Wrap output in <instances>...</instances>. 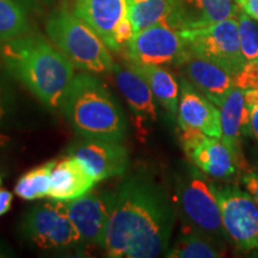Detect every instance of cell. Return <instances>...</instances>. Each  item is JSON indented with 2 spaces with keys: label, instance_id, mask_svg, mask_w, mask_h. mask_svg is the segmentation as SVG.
<instances>
[{
  "label": "cell",
  "instance_id": "obj_3",
  "mask_svg": "<svg viewBox=\"0 0 258 258\" xmlns=\"http://www.w3.org/2000/svg\"><path fill=\"white\" fill-rule=\"evenodd\" d=\"M61 110L82 138L122 141L127 133L120 104L104 84L89 73L74 77Z\"/></svg>",
  "mask_w": 258,
  "mask_h": 258
},
{
  "label": "cell",
  "instance_id": "obj_14",
  "mask_svg": "<svg viewBox=\"0 0 258 258\" xmlns=\"http://www.w3.org/2000/svg\"><path fill=\"white\" fill-rule=\"evenodd\" d=\"M183 77L215 105L220 106L226 96L234 88L232 74L218 63L203 57L189 55L179 64Z\"/></svg>",
  "mask_w": 258,
  "mask_h": 258
},
{
  "label": "cell",
  "instance_id": "obj_29",
  "mask_svg": "<svg viewBox=\"0 0 258 258\" xmlns=\"http://www.w3.org/2000/svg\"><path fill=\"white\" fill-rule=\"evenodd\" d=\"M11 108V98L9 90L6 89L4 82L0 78V124H3L8 117Z\"/></svg>",
  "mask_w": 258,
  "mask_h": 258
},
{
  "label": "cell",
  "instance_id": "obj_10",
  "mask_svg": "<svg viewBox=\"0 0 258 258\" xmlns=\"http://www.w3.org/2000/svg\"><path fill=\"white\" fill-rule=\"evenodd\" d=\"M116 191L88 192L67 203L80 246L104 249L106 231L115 206Z\"/></svg>",
  "mask_w": 258,
  "mask_h": 258
},
{
  "label": "cell",
  "instance_id": "obj_28",
  "mask_svg": "<svg viewBox=\"0 0 258 258\" xmlns=\"http://www.w3.org/2000/svg\"><path fill=\"white\" fill-rule=\"evenodd\" d=\"M241 184L258 206V171H250L245 173L241 178Z\"/></svg>",
  "mask_w": 258,
  "mask_h": 258
},
{
  "label": "cell",
  "instance_id": "obj_8",
  "mask_svg": "<svg viewBox=\"0 0 258 258\" xmlns=\"http://www.w3.org/2000/svg\"><path fill=\"white\" fill-rule=\"evenodd\" d=\"M228 240L239 251H258V206L245 189L212 183Z\"/></svg>",
  "mask_w": 258,
  "mask_h": 258
},
{
  "label": "cell",
  "instance_id": "obj_23",
  "mask_svg": "<svg viewBox=\"0 0 258 258\" xmlns=\"http://www.w3.org/2000/svg\"><path fill=\"white\" fill-rule=\"evenodd\" d=\"M31 25L18 0H0V41L8 42L30 34Z\"/></svg>",
  "mask_w": 258,
  "mask_h": 258
},
{
  "label": "cell",
  "instance_id": "obj_19",
  "mask_svg": "<svg viewBox=\"0 0 258 258\" xmlns=\"http://www.w3.org/2000/svg\"><path fill=\"white\" fill-rule=\"evenodd\" d=\"M112 72L115 74L116 84L133 114L140 120L157 121L156 99L146 79L132 66L123 69L115 64Z\"/></svg>",
  "mask_w": 258,
  "mask_h": 258
},
{
  "label": "cell",
  "instance_id": "obj_5",
  "mask_svg": "<svg viewBox=\"0 0 258 258\" xmlns=\"http://www.w3.org/2000/svg\"><path fill=\"white\" fill-rule=\"evenodd\" d=\"M46 32L51 43L84 72L109 73L114 61L109 48L83 19L67 9H59L48 18Z\"/></svg>",
  "mask_w": 258,
  "mask_h": 258
},
{
  "label": "cell",
  "instance_id": "obj_27",
  "mask_svg": "<svg viewBox=\"0 0 258 258\" xmlns=\"http://www.w3.org/2000/svg\"><path fill=\"white\" fill-rule=\"evenodd\" d=\"M244 96L249 109V134L258 141V89L244 90Z\"/></svg>",
  "mask_w": 258,
  "mask_h": 258
},
{
  "label": "cell",
  "instance_id": "obj_24",
  "mask_svg": "<svg viewBox=\"0 0 258 258\" xmlns=\"http://www.w3.org/2000/svg\"><path fill=\"white\" fill-rule=\"evenodd\" d=\"M54 161L42 164L40 166L34 167L17 180L15 185V194L19 199L25 201L48 198L50 189V175Z\"/></svg>",
  "mask_w": 258,
  "mask_h": 258
},
{
  "label": "cell",
  "instance_id": "obj_15",
  "mask_svg": "<svg viewBox=\"0 0 258 258\" xmlns=\"http://www.w3.org/2000/svg\"><path fill=\"white\" fill-rule=\"evenodd\" d=\"M74 14L115 50V32L128 15L127 0H77Z\"/></svg>",
  "mask_w": 258,
  "mask_h": 258
},
{
  "label": "cell",
  "instance_id": "obj_31",
  "mask_svg": "<svg viewBox=\"0 0 258 258\" xmlns=\"http://www.w3.org/2000/svg\"><path fill=\"white\" fill-rule=\"evenodd\" d=\"M12 200H14L12 192L0 188V217L5 215L11 209Z\"/></svg>",
  "mask_w": 258,
  "mask_h": 258
},
{
  "label": "cell",
  "instance_id": "obj_2",
  "mask_svg": "<svg viewBox=\"0 0 258 258\" xmlns=\"http://www.w3.org/2000/svg\"><path fill=\"white\" fill-rule=\"evenodd\" d=\"M6 70L50 109H61L74 78L73 63L40 35L28 34L5 42Z\"/></svg>",
  "mask_w": 258,
  "mask_h": 258
},
{
  "label": "cell",
  "instance_id": "obj_12",
  "mask_svg": "<svg viewBox=\"0 0 258 258\" xmlns=\"http://www.w3.org/2000/svg\"><path fill=\"white\" fill-rule=\"evenodd\" d=\"M70 156L82 161L96 182L123 176L129 166V154L121 141L85 139L69 148Z\"/></svg>",
  "mask_w": 258,
  "mask_h": 258
},
{
  "label": "cell",
  "instance_id": "obj_17",
  "mask_svg": "<svg viewBox=\"0 0 258 258\" xmlns=\"http://www.w3.org/2000/svg\"><path fill=\"white\" fill-rule=\"evenodd\" d=\"M96 183L78 158L64 157L54 161L48 198L54 201H73L88 194Z\"/></svg>",
  "mask_w": 258,
  "mask_h": 258
},
{
  "label": "cell",
  "instance_id": "obj_32",
  "mask_svg": "<svg viewBox=\"0 0 258 258\" xmlns=\"http://www.w3.org/2000/svg\"><path fill=\"white\" fill-rule=\"evenodd\" d=\"M10 140H11V138L8 137V135L0 133V147L6 146V145L10 143Z\"/></svg>",
  "mask_w": 258,
  "mask_h": 258
},
{
  "label": "cell",
  "instance_id": "obj_7",
  "mask_svg": "<svg viewBox=\"0 0 258 258\" xmlns=\"http://www.w3.org/2000/svg\"><path fill=\"white\" fill-rule=\"evenodd\" d=\"M22 235L42 250H64L80 246L79 237L62 201L42 203L31 208L21 224Z\"/></svg>",
  "mask_w": 258,
  "mask_h": 258
},
{
  "label": "cell",
  "instance_id": "obj_9",
  "mask_svg": "<svg viewBox=\"0 0 258 258\" xmlns=\"http://www.w3.org/2000/svg\"><path fill=\"white\" fill-rule=\"evenodd\" d=\"M189 55L180 31L166 23H159L135 32L125 46L131 63L178 67Z\"/></svg>",
  "mask_w": 258,
  "mask_h": 258
},
{
  "label": "cell",
  "instance_id": "obj_16",
  "mask_svg": "<svg viewBox=\"0 0 258 258\" xmlns=\"http://www.w3.org/2000/svg\"><path fill=\"white\" fill-rule=\"evenodd\" d=\"M237 14L233 0H175L167 24L180 31L217 23Z\"/></svg>",
  "mask_w": 258,
  "mask_h": 258
},
{
  "label": "cell",
  "instance_id": "obj_34",
  "mask_svg": "<svg viewBox=\"0 0 258 258\" xmlns=\"http://www.w3.org/2000/svg\"><path fill=\"white\" fill-rule=\"evenodd\" d=\"M44 2H51V0H44Z\"/></svg>",
  "mask_w": 258,
  "mask_h": 258
},
{
  "label": "cell",
  "instance_id": "obj_33",
  "mask_svg": "<svg viewBox=\"0 0 258 258\" xmlns=\"http://www.w3.org/2000/svg\"><path fill=\"white\" fill-rule=\"evenodd\" d=\"M2 183H3V177L0 175V186H2Z\"/></svg>",
  "mask_w": 258,
  "mask_h": 258
},
{
  "label": "cell",
  "instance_id": "obj_1",
  "mask_svg": "<svg viewBox=\"0 0 258 258\" xmlns=\"http://www.w3.org/2000/svg\"><path fill=\"white\" fill-rule=\"evenodd\" d=\"M177 209L166 190L138 173L116 190L104 251L111 258H154L169 250Z\"/></svg>",
  "mask_w": 258,
  "mask_h": 258
},
{
  "label": "cell",
  "instance_id": "obj_11",
  "mask_svg": "<svg viewBox=\"0 0 258 258\" xmlns=\"http://www.w3.org/2000/svg\"><path fill=\"white\" fill-rule=\"evenodd\" d=\"M179 141L185 156L206 176L230 179L239 165L220 138H213L195 129H180Z\"/></svg>",
  "mask_w": 258,
  "mask_h": 258
},
{
  "label": "cell",
  "instance_id": "obj_20",
  "mask_svg": "<svg viewBox=\"0 0 258 258\" xmlns=\"http://www.w3.org/2000/svg\"><path fill=\"white\" fill-rule=\"evenodd\" d=\"M131 66L146 79L154 99L166 111L176 115L179 102V86L173 74L163 66L137 63H131Z\"/></svg>",
  "mask_w": 258,
  "mask_h": 258
},
{
  "label": "cell",
  "instance_id": "obj_18",
  "mask_svg": "<svg viewBox=\"0 0 258 258\" xmlns=\"http://www.w3.org/2000/svg\"><path fill=\"white\" fill-rule=\"evenodd\" d=\"M221 118V140L228 147L239 167L244 161L241 143L249 133V109L244 90L234 86L219 106Z\"/></svg>",
  "mask_w": 258,
  "mask_h": 258
},
{
  "label": "cell",
  "instance_id": "obj_22",
  "mask_svg": "<svg viewBox=\"0 0 258 258\" xmlns=\"http://www.w3.org/2000/svg\"><path fill=\"white\" fill-rule=\"evenodd\" d=\"M225 253L224 245L196 232L183 231L165 257L170 258H218Z\"/></svg>",
  "mask_w": 258,
  "mask_h": 258
},
{
  "label": "cell",
  "instance_id": "obj_4",
  "mask_svg": "<svg viewBox=\"0 0 258 258\" xmlns=\"http://www.w3.org/2000/svg\"><path fill=\"white\" fill-rule=\"evenodd\" d=\"M175 195L183 231L196 232L224 246L230 241L212 183L194 164L177 176Z\"/></svg>",
  "mask_w": 258,
  "mask_h": 258
},
{
  "label": "cell",
  "instance_id": "obj_21",
  "mask_svg": "<svg viewBox=\"0 0 258 258\" xmlns=\"http://www.w3.org/2000/svg\"><path fill=\"white\" fill-rule=\"evenodd\" d=\"M175 0H127L135 32L159 23H169Z\"/></svg>",
  "mask_w": 258,
  "mask_h": 258
},
{
  "label": "cell",
  "instance_id": "obj_26",
  "mask_svg": "<svg viewBox=\"0 0 258 258\" xmlns=\"http://www.w3.org/2000/svg\"><path fill=\"white\" fill-rule=\"evenodd\" d=\"M233 80L234 85L243 90L258 89V62H245Z\"/></svg>",
  "mask_w": 258,
  "mask_h": 258
},
{
  "label": "cell",
  "instance_id": "obj_30",
  "mask_svg": "<svg viewBox=\"0 0 258 258\" xmlns=\"http://www.w3.org/2000/svg\"><path fill=\"white\" fill-rule=\"evenodd\" d=\"M237 4L241 11L258 21V0H237Z\"/></svg>",
  "mask_w": 258,
  "mask_h": 258
},
{
  "label": "cell",
  "instance_id": "obj_6",
  "mask_svg": "<svg viewBox=\"0 0 258 258\" xmlns=\"http://www.w3.org/2000/svg\"><path fill=\"white\" fill-rule=\"evenodd\" d=\"M180 35L191 55L218 63L233 78L246 62L240 50L237 16L205 27L184 29Z\"/></svg>",
  "mask_w": 258,
  "mask_h": 258
},
{
  "label": "cell",
  "instance_id": "obj_25",
  "mask_svg": "<svg viewBox=\"0 0 258 258\" xmlns=\"http://www.w3.org/2000/svg\"><path fill=\"white\" fill-rule=\"evenodd\" d=\"M240 50L246 62H258V27L249 15L237 14Z\"/></svg>",
  "mask_w": 258,
  "mask_h": 258
},
{
  "label": "cell",
  "instance_id": "obj_13",
  "mask_svg": "<svg viewBox=\"0 0 258 258\" xmlns=\"http://www.w3.org/2000/svg\"><path fill=\"white\" fill-rule=\"evenodd\" d=\"M177 117L179 129H195L209 137L221 138L220 109L184 77L180 79Z\"/></svg>",
  "mask_w": 258,
  "mask_h": 258
}]
</instances>
